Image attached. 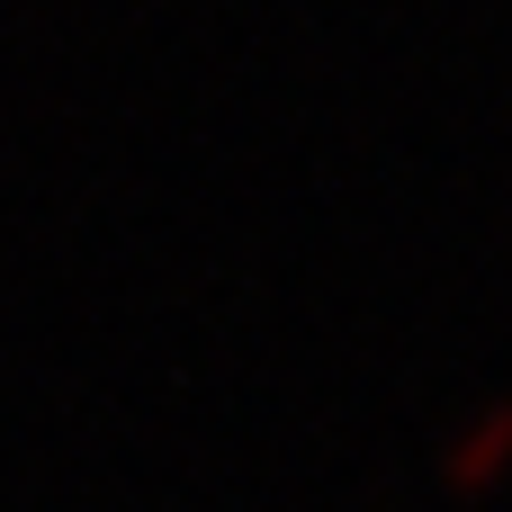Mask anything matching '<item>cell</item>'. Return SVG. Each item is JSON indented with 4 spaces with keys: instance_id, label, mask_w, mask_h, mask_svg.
<instances>
[{
    "instance_id": "cell-1",
    "label": "cell",
    "mask_w": 512,
    "mask_h": 512,
    "mask_svg": "<svg viewBox=\"0 0 512 512\" xmlns=\"http://www.w3.org/2000/svg\"><path fill=\"white\" fill-rule=\"evenodd\" d=\"M504 450H512V405L477 432V450H468V459H450V477H459V486H486V477L504 468Z\"/></svg>"
}]
</instances>
